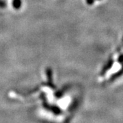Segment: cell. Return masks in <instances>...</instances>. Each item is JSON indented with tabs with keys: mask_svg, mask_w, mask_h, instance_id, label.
Masks as SVG:
<instances>
[{
	"mask_svg": "<svg viewBox=\"0 0 123 123\" xmlns=\"http://www.w3.org/2000/svg\"><path fill=\"white\" fill-rule=\"evenodd\" d=\"M12 4L15 10H19L22 6V1L21 0H12Z\"/></svg>",
	"mask_w": 123,
	"mask_h": 123,
	"instance_id": "1",
	"label": "cell"
},
{
	"mask_svg": "<svg viewBox=\"0 0 123 123\" xmlns=\"http://www.w3.org/2000/svg\"><path fill=\"white\" fill-rule=\"evenodd\" d=\"M6 6V3L4 0H0V8H4Z\"/></svg>",
	"mask_w": 123,
	"mask_h": 123,
	"instance_id": "2",
	"label": "cell"
}]
</instances>
